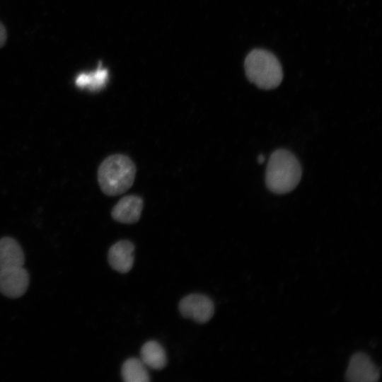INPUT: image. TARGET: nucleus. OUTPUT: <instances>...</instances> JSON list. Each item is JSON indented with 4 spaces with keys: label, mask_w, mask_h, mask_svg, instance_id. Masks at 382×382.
I'll list each match as a JSON object with an SVG mask.
<instances>
[{
    "label": "nucleus",
    "mask_w": 382,
    "mask_h": 382,
    "mask_svg": "<svg viewBox=\"0 0 382 382\" xmlns=\"http://www.w3.org/2000/svg\"><path fill=\"white\" fill-rule=\"evenodd\" d=\"M108 77V71L99 66L93 72L78 75L75 83L79 88H88L91 91H96L105 86Z\"/></svg>",
    "instance_id": "f8f14e48"
},
{
    "label": "nucleus",
    "mask_w": 382,
    "mask_h": 382,
    "mask_svg": "<svg viewBox=\"0 0 382 382\" xmlns=\"http://www.w3.org/2000/svg\"><path fill=\"white\" fill-rule=\"evenodd\" d=\"M244 67L248 79L260 88H277L282 81V66L278 59L267 50H253L245 57Z\"/></svg>",
    "instance_id": "7ed1b4c3"
},
{
    "label": "nucleus",
    "mask_w": 382,
    "mask_h": 382,
    "mask_svg": "<svg viewBox=\"0 0 382 382\" xmlns=\"http://www.w3.org/2000/svg\"><path fill=\"white\" fill-rule=\"evenodd\" d=\"M143 207L141 197L136 195L125 196L114 206L111 215L118 222L134 224L139 220Z\"/></svg>",
    "instance_id": "6e6552de"
},
{
    "label": "nucleus",
    "mask_w": 382,
    "mask_h": 382,
    "mask_svg": "<svg viewBox=\"0 0 382 382\" xmlns=\"http://www.w3.org/2000/svg\"><path fill=\"white\" fill-rule=\"evenodd\" d=\"M121 375L125 382H148L150 376L146 365L140 359H127L122 364Z\"/></svg>",
    "instance_id": "9b49d317"
},
{
    "label": "nucleus",
    "mask_w": 382,
    "mask_h": 382,
    "mask_svg": "<svg viewBox=\"0 0 382 382\" xmlns=\"http://www.w3.org/2000/svg\"><path fill=\"white\" fill-rule=\"evenodd\" d=\"M25 255L18 243L11 237L0 238V269L23 267Z\"/></svg>",
    "instance_id": "1a4fd4ad"
},
{
    "label": "nucleus",
    "mask_w": 382,
    "mask_h": 382,
    "mask_svg": "<svg viewBox=\"0 0 382 382\" xmlns=\"http://www.w3.org/2000/svg\"><path fill=\"white\" fill-rule=\"evenodd\" d=\"M136 166L130 158L122 154L107 157L98 170V181L103 192L115 196L132 187L136 176Z\"/></svg>",
    "instance_id": "f03ea898"
},
{
    "label": "nucleus",
    "mask_w": 382,
    "mask_h": 382,
    "mask_svg": "<svg viewBox=\"0 0 382 382\" xmlns=\"http://www.w3.org/2000/svg\"><path fill=\"white\" fill-rule=\"evenodd\" d=\"M140 359L146 367L155 370L163 369L167 364L165 349L154 340L148 341L142 345L140 350Z\"/></svg>",
    "instance_id": "9d476101"
},
{
    "label": "nucleus",
    "mask_w": 382,
    "mask_h": 382,
    "mask_svg": "<svg viewBox=\"0 0 382 382\" xmlns=\"http://www.w3.org/2000/svg\"><path fill=\"white\" fill-rule=\"evenodd\" d=\"M302 175L300 163L286 149H277L270 156L266 168L267 187L276 194H286L294 190Z\"/></svg>",
    "instance_id": "f257e3e1"
},
{
    "label": "nucleus",
    "mask_w": 382,
    "mask_h": 382,
    "mask_svg": "<svg viewBox=\"0 0 382 382\" xmlns=\"http://www.w3.org/2000/svg\"><path fill=\"white\" fill-rule=\"evenodd\" d=\"M181 315L198 323H205L213 316L214 306L208 296L200 294H192L183 298L179 303Z\"/></svg>",
    "instance_id": "20e7f679"
},
{
    "label": "nucleus",
    "mask_w": 382,
    "mask_h": 382,
    "mask_svg": "<svg viewBox=\"0 0 382 382\" xmlns=\"http://www.w3.org/2000/svg\"><path fill=\"white\" fill-rule=\"evenodd\" d=\"M30 276L23 267L0 269V293L9 298L23 296L29 285Z\"/></svg>",
    "instance_id": "39448f33"
},
{
    "label": "nucleus",
    "mask_w": 382,
    "mask_h": 382,
    "mask_svg": "<svg viewBox=\"0 0 382 382\" xmlns=\"http://www.w3.org/2000/svg\"><path fill=\"white\" fill-rule=\"evenodd\" d=\"M380 376L379 369L366 354L358 352L352 356L346 371V380L352 382H374Z\"/></svg>",
    "instance_id": "423d86ee"
},
{
    "label": "nucleus",
    "mask_w": 382,
    "mask_h": 382,
    "mask_svg": "<svg viewBox=\"0 0 382 382\" xmlns=\"http://www.w3.org/2000/svg\"><path fill=\"white\" fill-rule=\"evenodd\" d=\"M7 39V33L4 25L0 22V47H3Z\"/></svg>",
    "instance_id": "ddd939ff"
},
{
    "label": "nucleus",
    "mask_w": 382,
    "mask_h": 382,
    "mask_svg": "<svg viewBox=\"0 0 382 382\" xmlns=\"http://www.w3.org/2000/svg\"><path fill=\"white\" fill-rule=\"evenodd\" d=\"M265 161V156L262 154H260L257 157V163H262Z\"/></svg>",
    "instance_id": "4468645a"
},
{
    "label": "nucleus",
    "mask_w": 382,
    "mask_h": 382,
    "mask_svg": "<svg viewBox=\"0 0 382 382\" xmlns=\"http://www.w3.org/2000/svg\"><path fill=\"white\" fill-rule=\"evenodd\" d=\"M134 244L127 240L119 241L108 250V260L111 267L122 274L127 273L134 264Z\"/></svg>",
    "instance_id": "0eeeda50"
}]
</instances>
